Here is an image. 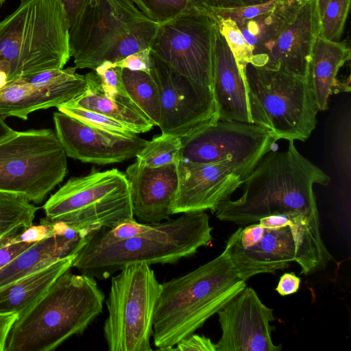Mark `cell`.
<instances>
[{"instance_id": "1", "label": "cell", "mask_w": 351, "mask_h": 351, "mask_svg": "<svg viewBox=\"0 0 351 351\" xmlns=\"http://www.w3.org/2000/svg\"><path fill=\"white\" fill-rule=\"evenodd\" d=\"M212 230L202 210L154 223L125 221L93 232L75 254L73 267L104 280L130 264L175 263L206 246L213 239Z\"/></svg>"}, {"instance_id": "2", "label": "cell", "mask_w": 351, "mask_h": 351, "mask_svg": "<svg viewBox=\"0 0 351 351\" xmlns=\"http://www.w3.org/2000/svg\"><path fill=\"white\" fill-rule=\"evenodd\" d=\"M330 177L303 156L293 141L283 152L269 151L243 181V194L221 202L219 220L246 226L274 215L300 214L319 222L313 185Z\"/></svg>"}, {"instance_id": "3", "label": "cell", "mask_w": 351, "mask_h": 351, "mask_svg": "<svg viewBox=\"0 0 351 351\" xmlns=\"http://www.w3.org/2000/svg\"><path fill=\"white\" fill-rule=\"evenodd\" d=\"M246 286L224 250L191 272L163 282L154 316V346L171 350Z\"/></svg>"}, {"instance_id": "4", "label": "cell", "mask_w": 351, "mask_h": 351, "mask_svg": "<svg viewBox=\"0 0 351 351\" xmlns=\"http://www.w3.org/2000/svg\"><path fill=\"white\" fill-rule=\"evenodd\" d=\"M105 295L96 279L70 270L13 324L5 351H52L82 334L103 311Z\"/></svg>"}, {"instance_id": "5", "label": "cell", "mask_w": 351, "mask_h": 351, "mask_svg": "<svg viewBox=\"0 0 351 351\" xmlns=\"http://www.w3.org/2000/svg\"><path fill=\"white\" fill-rule=\"evenodd\" d=\"M158 26L131 0H88L69 29L75 66L95 70L104 62L150 49Z\"/></svg>"}, {"instance_id": "6", "label": "cell", "mask_w": 351, "mask_h": 351, "mask_svg": "<svg viewBox=\"0 0 351 351\" xmlns=\"http://www.w3.org/2000/svg\"><path fill=\"white\" fill-rule=\"evenodd\" d=\"M71 57L69 26L59 0H21L0 22V59L9 62L13 81L63 69Z\"/></svg>"}, {"instance_id": "7", "label": "cell", "mask_w": 351, "mask_h": 351, "mask_svg": "<svg viewBox=\"0 0 351 351\" xmlns=\"http://www.w3.org/2000/svg\"><path fill=\"white\" fill-rule=\"evenodd\" d=\"M243 75L251 123L276 141H305L311 136L319 110L306 80L250 63Z\"/></svg>"}, {"instance_id": "8", "label": "cell", "mask_w": 351, "mask_h": 351, "mask_svg": "<svg viewBox=\"0 0 351 351\" xmlns=\"http://www.w3.org/2000/svg\"><path fill=\"white\" fill-rule=\"evenodd\" d=\"M43 209L49 222L78 230L112 228L135 219L128 179L117 169L71 178Z\"/></svg>"}, {"instance_id": "9", "label": "cell", "mask_w": 351, "mask_h": 351, "mask_svg": "<svg viewBox=\"0 0 351 351\" xmlns=\"http://www.w3.org/2000/svg\"><path fill=\"white\" fill-rule=\"evenodd\" d=\"M67 172L66 153L50 129L15 131L0 142V193L40 204Z\"/></svg>"}, {"instance_id": "10", "label": "cell", "mask_w": 351, "mask_h": 351, "mask_svg": "<svg viewBox=\"0 0 351 351\" xmlns=\"http://www.w3.org/2000/svg\"><path fill=\"white\" fill-rule=\"evenodd\" d=\"M161 284L145 263L125 265L111 276L104 335L110 351H151Z\"/></svg>"}, {"instance_id": "11", "label": "cell", "mask_w": 351, "mask_h": 351, "mask_svg": "<svg viewBox=\"0 0 351 351\" xmlns=\"http://www.w3.org/2000/svg\"><path fill=\"white\" fill-rule=\"evenodd\" d=\"M295 216H267L239 228L228 238L224 251L242 280L283 270L296 261Z\"/></svg>"}, {"instance_id": "12", "label": "cell", "mask_w": 351, "mask_h": 351, "mask_svg": "<svg viewBox=\"0 0 351 351\" xmlns=\"http://www.w3.org/2000/svg\"><path fill=\"white\" fill-rule=\"evenodd\" d=\"M212 16L187 14L158 26L151 51L199 86H212L214 35Z\"/></svg>"}, {"instance_id": "13", "label": "cell", "mask_w": 351, "mask_h": 351, "mask_svg": "<svg viewBox=\"0 0 351 351\" xmlns=\"http://www.w3.org/2000/svg\"><path fill=\"white\" fill-rule=\"evenodd\" d=\"M181 140L180 160L208 163L228 160L238 166L245 178L276 141L257 125L221 119Z\"/></svg>"}, {"instance_id": "14", "label": "cell", "mask_w": 351, "mask_h": 351, "mask_svg": "<svg viewBox=\"0 0 351 351\" xmlns=\"http://www.w3.org/2000/svg\"><path fill=\"white\" fill-rule=\"evenodd\" d=\"M150 73L158 88L162 134L183 137L219 120L213 90L192 82L151 51Z\"/></svg>"}, {"instance_id": "15", "label": "cell", "mask_w": 351, "mask_h": 351, "mask_svg": "<svg viewBox=\"0 0 351 351\" xmlns=\"http://www.w3.org/2000/svg\"><path fill=\"white\" fill-rule=\"evenodd\" d=\"M221 336L215 343L217 351H280L275 345L270 324L274 310L260 300L247 286L218 313Z\"/></svg>"}, {"instance_id": "16", "label": "cell", "mask_w": 351, "mask_h": 351, "mask_svg": "<svg viewBox=\"0 0 351 351\" xmlns=\"http://www.w3.org/2000/svg\"><path fill=\"white\" fill-rule=\"evenodd\" d=\"M177 167L178 187L173 215L206 210L215 213L245 179L238 166L228 160L208 163L180 160Z\"/></svg>"}, {"instance_id": "17", "label": "cell", "mask_w": 351, "mask_h": 351, "mask_svg": "<svg viewBox=\"0 0 351 351\" xmlns=\"http://www.w3.org/2000/svg\"><path fill=\"white\" fill-rule=\"evenodd\" d=\"M56 134L66 156L84 162L108 165L136 157L147 141L90 126L65 113L53 114Z\"/></svg>"}, {"instance_id": "18", "label": "cell", "mask_w": 351, "mask_h": 351, "mask_svg": "<svg viewBox=\"0 0 351 351\" xmlns=\"http://www.w3.org/2000/svg\"><path fill=\"white\" fill-rule=\"evenodd\" d=\"M319 34L316 0H306L269 51L254 66L306 80L313 48Z\"/></svg>"}, {"instance_id": "19", "label": "cell", "mask_w": 351, "mask_h": 351, "mask_svg": "<svg viewBox=\"0 0 351 351\" xmlns=\"http://www.w3.org/2000/svg\"><path fill=\"white\" fill-rule=\"evenodd\" d=\"M177 165L150 167L136 160L126 169L132 212L139 222L159 223L173 215L178 187Z\"/></svg>"}, {"instance_id": "20", "label": "cell", "mask_w": 351, "mask_h": 351, "mask_svg": "<svg viewBox=\"0 0 351 351\" xmlns=\"http://www.w3.org/2000/svg\"><path fill=\"white\" fill-rule=\"evenodd\" d=\"M212 86L219 119L251 123L243 75L217 25L214 35Z\"/></svg>"}, {"instance_id": "21", "label": "cell", "mask_w": 351, "mask_h": 351, "mask_svg": "<svg viewBox=\"0 0 351 351\" xmlns=\"http://www.w3.org/2000/svg\"><path fill=\"white\" fill-rule=\"evenodd\" d=\"M350 59V49L345 41L334 42L317 37L308 66L307 82L319 110L328 108L330 95L349 92V84L337 79L339 69Z\"/></svg>"}, {"instance_id": "22", "label": "cell", "mask_w": 351, "mask_h": 351, "mask_svg": "<svg viewBox=\"0 0 351 351\" xmlns=\"http://www.w3.org/2000/svg\"><path fill=\"white\" fill-rule=\"evenodd\" d=\"M75 255L47 263L0 288V313L19 315L33 305L64 273L73 267Z\"/></svg>"}, {"instance_id": "23", "label": "cell", "mask_w": 351, "mask_h": 351, "mask_svg": "<svg viewBox=\"0 0 351 351\" xmlns=\"http://www.w3.org/2000/svg\"><path fill=\"white\" fill-rule=\"evenodd\" d=\"M85 77L84 90L69 102L114 119L136 134L153 128V123L130 97H108L104 92L95 72L88 73Z\"/></svg>"}, {"instance_id": "24", "label": "cell", "mask_w": 351, "mask_h": 351, "mask_svg": "<svg viewBox=\"0 0 351 351\" xmlns=\"http://www.w3.org/2000/svg\"><path fill=\"white\" fill-rule=\"evenodd\" d=\"M306 1L283 0L271 10L237 23L252 50L253 57L250 64L255 66L269 51Z\"/></svg>"}, {"instance_id": "25", "label": "cell", "mask_w": 351, "mask_h": 351, "mask_svg": "<svg viewBox=\"0 0 351 351\" xmlns=\"http://www.w3.org/2000/svg\"><path fill=\"white\" fill-rule=\"evenodd\" d=\"M76 69H51L21 77L32 88L38 110L58 108L83 92L85 75L76 73Z\"/></svg>"}, {"instance_id": "26", "label": "cell", "mask_w": 351, "mask_h": 351, "mask_svg": "<svg viewBox=\"0 0 351 351\" xmlns=\"http://www.w3.org/2000/svg\"><path fill=\"white\" fill-rule=\"evenodd\" d=\"M125 88L133 102L147 117L154 125L158 126L160 100L157 84L150 73L121 69Z\"/></svg>"}, {"instance_id": "27", "label": "cell", "mask_w": 351, "mask_h": 351, "mask_svg": "<svg viewBox=\"0 0 351 351\" xmlns=\"http://www.w3.org/2000/svg\"><path fill=\"white\" fill-rule=\"evenodd\" d=\"M38 209L25 199L0 193V239L17 236L32 226Z\"/></svg>"}, {"instance_id": "28", "label": "cell", "mask_w": 351, "mask_h": 351, "mask_svg": "<svg viewBox=\"0 0 351 351\" xmlns=\"http://www.w3.org/2000/svg\"><path fill=\"white\" fill-rule=\"evenodd\" d=\"M131 1L144 16L158 25L187 14L212 16L210 9L202 0Z\"/></svg>"}, {"instance_id": "29", "label": "cell", "mask_w": 351, "mask_h": 351, "mask_svg": "<svg viewBox=\"0 0 351 351\" xmlns=\"http://www.w3.org/2000/svg\"><path fill=\"white\" fill-rule=\"evenodd\" d=\"M38 110L32 88L21 77L0 91V116L16 117L27 120L29 114Z\"/></svg>"}, {"instance_id": "30", "label": "cell", "mask_w": 351, "mask_h": 351, "mask_svg": "<svg viewBox=\"0 0 351 351\" xmlns=\"http://www.w3.org/2000/svg\"><path fill=\"white\" fill-rule=\"evenodd\" d=\"M181 137L162 134L154 137L136 154V160L150 167L178 164L181 160Z\"/></svg>"}, {"instance_id": "31", "label": "cell", "mask_w": 351, "mask_h": 351, "mask_svg": "<svg viewBox=\"0 0 351 351\" xmlns=\"http://www.w3.org/2000/svg\"><path fill=\"white\" fill-rule=\"evenodd\" d=\"M350 0H330L319 20V36L334 42L340 41L348 14Z\"/></svg>"}, {"instance_id": "32", "label": "cell", "mask_w": 351, "mask_h": 351, "mask_svg": "<svg viewBox=\"0 0 351 351\" xmlns=\"http://www.w3.org/2000/svg\"><path fill=\"white\" fill-rule=\"evenodd\" d=\"M58 109L61 112L65 113L90 126L98 129L125 136H132L136 134L114 119L73 105L70 102L60 105L58 107Z\"/></svg>"}, {"instance_id": "33", "label": "cell", "mask_w": 351, "mask_h": 351, "mask_svg": "<svg viewBox=\"0 0 351 351\" xmlns=\"http://www.w3.org/2000/svg\"><path fill=\"white\" fill-rule=\"evenodd\" d=\"M214 19L243 74L245 66L251 62L253 57L251 47L234 21L230 19L219 17L214 18Z\"/></svg>"}, {"instance_id": "34", "label": "cell", "mask_w": 351, "mask_h": 351, "mask_svg": "<svg viewBox=\"0 0 351 351\" xmlns=\"http://www.w3.org/2000/svg\"><path fill=\"white\" fill-rule=\"evenodd\" d=\"M121 69L114 63L104 62L94 70L99 78L104 92L113 99L130 97L122 80Z\"/></svg>"}, {"instance_id": "35", "label": "cell", "mask_w": 351, "mask_h": 351, "mask_svg": "<svg viewBox=\"0 0 351 351\" xmlns=\"http://www.w3.org/2000/svg\"><path fill=\"white\" fill-rule=\"evenodd\" d=\"M20 234L0 247V269L36 243L25 241L21 238Z\"/></svg>"}, {"instance_id": "36", "label": "cell", "mask_w": 351, "mask_h": 351, "mask_svg": "<svg viewBox=\"0 0 351 351\" xmlns=\"http://www.w3.org/2000/svg\"><path fill=\"white\" fill-rule=\"evenodd\" d=\"M171 350L217 351L215 343L204 335L192 334L179 341Z\"/></svg>"}, {"instance_id": "37", "label": "cell", "mask_w": 351, "mask_h": 351, "mask_svg": "<svg viewBox=\"0 0 351 351\" xmlns=\"http://www.w3.org/2000/svg\"><path fill=\"white\" fill-rule=\"evenodd\" d=\"M150 51L151 49H148L132 53L114 63L122 69L150 73Z\"/></svg>"}, {"instance_id": "38", "label": "cell", "mask_w": 351, "mask_h": 351, "mask_svg": "<svg viewBox=\"0 0 351 351\" xmlns=\"http://www.w3.org/2000/svg\"><path fill=\"white\" fill-rule=\"evenodd\" d=\"M210 9L228 10L255 5L271 0H202Z\"/></svg>"}, {"instance_id": "39", "label": "cell", "mask_w": 351, "mask_h": 351, "mask_svg": "<svg viewBox=\"0 0 351 351\" xmlns=\"http://www.w3.org/2000/svg\"><path fill=\"white\" fill-rule=\"evenodd\" d=\"M301 283V279L293 272L285 273L281 276L276 291L281 296H286L296 293Z\"/></svg>"}, {"instance_id": "40", "label": "cell", "mask_w": 351, "mask_h": 351, "mask_svg": "<svg viewBox=\"0 0 351 351\" xmlns=\"http://www.w3.org/2000/svg\"><path fill=\"white\" fill-rule=\"evenodd\" d=\"M88 0H59L63 8L69 29L83 11Z\"/></svg>"}, {"instance_id": "41", "label": "cell", "mask_w": 351, "mask_h": 351, "mask_svg": "<svg viewBox=\"0 0 351 351\" xmlns=\"http://www.w3.org/2000/svg\"><path fill=\"white\" fill-rule=\"evenodd\" d=\"M19 315L0 313V351H5L8 337Z\"/></svg>"}, {"instance_id": "42", "label": "cell", "mask_w": 351, "mask_h": 351, "mask_svg": "<svg viewBox=\"0 0 351 351\" xmlns=\"http://www.w3.org/2000/svg\"><path fill=\"white\" fill-rule=\"evenodd\" d=\"M13 82L8 62L0 59V91Z\"/></svg>"}, {"instance_id": "43", "label": "cell", "mask_w": 351, "mask_h": 351, "mask_svg": "<svg viewBox=\"0 0 351 351\" xmlns=\"http://www.w3.org/2000/svg\"><path fill=\"white\" fill-rule=\"evenodd\" d=\"M14 132L15 130L9 127L0 116V142L10 137Z\"/></svg>"}, {"instance_id": "44", "label": "cell", "mask_w": 351, "mask_h": 351, "mask_svg": "<svg viewBox=\"0 0 351 351\" xmlns=\"http://www.w3.org/2000/svg\"><path fill=\"white\" fill-rule=\"evenodd\" d=\"M329 1L330 0H316L317 8L319 20L322 16V14L324 12V10L326 6Z\"/></svg>"}, {"instance_id": "45", "label": "cell", "mask_w": 351, "mask_h": 351, "mask_svg": "<svg viewBox=\"0 0 351 351\" xmlns=\"http://www.w3.org/2000/svg\"><path fill=\"white\" fill-rule=\"evenodd\" d=\"M15 237H8L0 239V247L8 243L11 239H12Z\"/></svg>"}, {"instance_id": "46", "label": "cell", "mask_w": 351, "mask_h": 351, "mask_svg": "<svg viewBox=\"0 0 351 351\" xmlns=\"http://www.w3.org/2000/svg\"><path fill=\"white\" fill-rule=\"evenodd\" d=\"M5 0H0V5L4 2Z\"/></svg>"}]
</instances>
